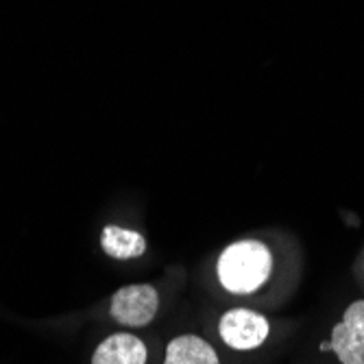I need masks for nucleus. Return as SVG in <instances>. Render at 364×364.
<instances>
[{"label":"nucleus","instance_id":"f03ea898","mask_svg":"<svg viewBox=\"0 0 364 364\" xmlns=\"http://www.w3.org/2000/svg\"><path fill=\"white\" fill-rule=\"evenodd\" d=\"M220 336L234 349H255L269 336V323L262 314L251 310H229L220 318Z\"/></svg>","mask_w":364,"mask_h":364},{"label":"nucleus","instance_id":"20e7f679","mask_svg":"<svg viewBox=\"0 0 364 364\" xmlns=\"http://www.w3.org/2000/svg\"><path fill=\"white\" fill-rule=\"evenodd\" d=\"M329 345L343 364H364V299L347 308Z\"/></svg>","mask_w":364,"mask_h":364},{"label":"nucleus","instance_id":"423d86ee","mask_svg":"<svg viewBox=\"0 0 364 364\" xmlns=\"http://www.w3.org/2000/svg\"><path fill=\"white\" fill-rule=\"evenodd\" d=\"M164 364H218V355L198 336H179L168 343Z\"/></svg>","mask_w":364,"mask_h":364},{"label":"nucleus","instance_id":"39448f33","mask_svg":"<svg viewBox=\"0 0 364 364\" xmlns=\"http://www.w3.org/2000/svg\"><path fill=\"white\" fill-rule=\"evenodd\" d=\"M146 347L131 334H114L98 345L92 364H144Z\"/></svg>","mask_w":364,"mask_h":364},{"label":"nucleus","instance_id":"7ed1b4c3","mask_svg":"<svg viewBox=\"0 0 364 364\" xmlns=\"http://www.w3.org/2000/svg\"><path fill=\"white\" fill-rule=\"evenodd\" d=\"M157 292L153 286H127L120 288L112 299V316L129 327H142L151 323L157 312Z\"/></svg>","mask_w":364,"mask_h":364},{"label":"nucleus","instance_id":"6e6552de","mask_svg":"<svg viewBox=\"0 0 364 364\" xmlns=\"http://www.w3.org/2000/svg\"><path fill=\"white\" fill-rule=\"evenodd\" d=\"M321 349H323V351H327V349H332V345H329V343H323V345H321Z\"/></svg>","mask_w":364,"mask_h":364},{"label":"nucleus","instance_id":"f257e3e1","mask_svg":"<svg viewBox=\"0 0 364 364\" xmlns=\"http://www.w3.org/2000/svg\"><path fill=\"white\" fill-rule=\"evenodd\" d=\"M273 257L259 240H240L225 249L218 259V277L229 292L247 294L271 275Z\"/></svg>","mask_w":364,"mask_h":364},{"label":"nucleus","instance_id":"0eeeda50","mask_svg":"<svg viewBox=\"0 0 364 364\" xmlns=\"http://www.w3.org/2000/svg\"><path fill=\"white\" fill-rule=\"evenodd\" d=\"M144 238L138 231H129L122 227H105L103 231V249L118 259H129V257H138L144 253Z\"/></svg>","mask_w":364,"mask_h":364}]
</instances>
